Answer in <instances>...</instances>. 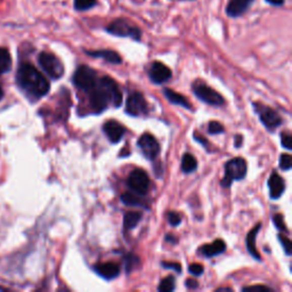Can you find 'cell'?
<instances>
[{"label": "cell", "instance_id": "obj_1", "mask_svg": "<svg viewBox=\"0 0 292 292\" xmlns=\"http://www.w3.org/2000/svg\"><path fill=\"white\" fill-rule=\"evenodd\" d=\"M16 84L22 93H24V95L33 102L46 96L51 89V85L45 75L30 63H22L19 66Z\"/></svg>", "mask_w": 292, "mask_h": 292}, {"label": "cell", "instance_id": "obj_2", "mask_svg": "<svg viewBox=\"0 0 292 292\" xmlns=\"http://www.w3.org/2000/svg\"><path fill=\"white\" fill-rule=\"evenodd\" d=\"M91 106L95 113H102L110 106L119 107L122 104V94L118 85L110 77L98 79L96 86L91 92Z\"/></svg>", "mask_w": 292, "mask_h": 292}, {"label": "cell", "instance_id": "obj_3", "mask_svg": "<svg viewBox=\"0 0 292 292\" xmlns=\"http://www.w3.org/2000/svg\"><path fill=\"white\" fill-rule=\"evenodd\" d=\"M106 32L115 37L132 38L135 41H139L142 38V31L138 26L134 25L127 19H116L106 26Z\"/></svg>", "mask_w": 292, "mask_h": 292}, {"label": "cell", "instance_id": "obj_4", "mask_svg": "<svg viewBox=\"0 0 292 292\" xmlns=\"http://www.w3.org/2000/svg\"><path fill=\"white\" fill-rule=\"evenodd\" d=\"M38 63L45 73H47L54 80L62 78L63 74H64V65H63L60 58L52 53H40L38 56Z\"/></svg>", "mask_w": 292, "mask_h": 292}, {"label": "cell", "instance_id": "obj_5", "mask_svg": "<svg viewBox=\"0 0 292 292\" xmlns=\"http://www.w3.org/2000/svg\"><path fill=\"white\" fill-rule=\"evenodd\" d=\"M248 165L244 159L234 158L225 164V176L222 179L223 187H230L233 181H241L246 175Z\"/></svg>", "mask_w": 292, "mask_h": 292}, {"label": "cell", "instance_id": "obj_6", "mask_svg": "<svg viewBox=\"0 0 292 292\" xmlns=\"http://www.w3.org/2000/svg\"><path fill=\"white\" fill-rule=\"evenodd\" d=\"M72 81H73L74 86L77 88L89 93L96 86L98 77L96 71L93 70L92 67L87 65H81L75 71L73 78H72Z\"/></svg>", "mask_w": 292, "mask_h": 292}, {"label": "cell", "instance_id": "obj_7", "mask_svg": "<svg viewBox=\"0 0 292 292\" xmlns=\"http://www.w3.org/2000/svg\"><path fill=\"white\" fill-rule=\"evenodd\" d=\"M128 187L138 195H146L150 190L151 181L149 175L143 169H135L128 177Z\"/></svg>", "mask_w": 292, "mask_h": 292}, {"label": "cell", "instance_id": "obj_8", "mask_svg": "<svg viewBox=\"0 0 292 292\" xmlns=\"http://www.w3.org/2000/svg\"><path fill=\"white\" fill-rule=\"evenodd\" d=\"M193 92H194L195 96L203 101L206 104L214 105V106H221L225 104V100L221 95L209 86H206L203 82H196L193 85Z\"/></svg>", "mask_w": 292, "mask_h": 292}, {"label": "cell", "instance_id": "obj_9", "mask_svg": "<svg viewBox=\"0 0 292 292\" xmlns=\"http://www.w3.org/2000/svg\"><path fill=\"white\" fill-rule=\"evenodd\" d=\"M255 111L257 112L259 115V119L262 121L263 124L266 127L269 132H274L277 127H280L282 124V118L281 115L277 113L275 110H273L272 107L263 105V104H254Z\"/></svg>", "mask_w": 292, "mask_h": 292}, {"label": "cell", "instance_id": "obj_10", "mask_svg": "<svg viewBox=\"0 0 292 292\" xmlns=\"http://www.w3.org/2000/svg\"><path fill=\"white\" fill-rule=\"evenodd\" d=\"M137 145L143 153V155L145 156L146 159L155 160L156 158H158L161 149H160L159 142L156 141L153 135H151V134L142 135L141 138L138 139Z\"/></svg>", "mask_w": 292, "mask_h": 292}, {"label": "cell", "instance_id": "obj_11", "mask_svg": "<svg viewBox=\"0 0 292 292\" xmlns=\"http://www.w3.org/2000/svg\"><path fill=\"white\" fill-rule=\"evenodd\" d=\"M126 112L132 116H143L149 112V105L145 97L141 93H133L128 97L127 104H126Z\"/></svg>", "mask_w": 292, "mask_h": 292}, {"label": "cell", "instance_id": "obj_12", "mask_svg": "<svg viewBox=\"0 0 292 292\" xmlns=\"http://www.w3.org/2000/svg\"><path fill=\"white\" fill-rule=\"evenodd\" d=\"M149 75H150V79L152 80V82H154L156 85H161V84L167 82L168 80L173 77V73H172V70H170L167 65H164L163 63L154 62L151 66Z\"/></svg>", "mask_w": 292, "mask_h": 292}, {"label": "cell", "instance_id": "obj_13", "mask_svg": "<svg viewBox=\"0 0 292 292\" xmlns=\"http://www.w3.org/2000/svg\"><path fill=\"white\" fill-rule=\"evenodd\" d=\"M103 132L105 133L109 141L113 144L119 143L126 134V128L115 120H110L103 126Z\"/></svg>", "mask_w": 292, "mask_h": 292}, {"label": "cell", "instance_id": "obj_14", "mask_svg": "<svg viewBox=\"0 0 292 292\" xmlns=\"http://www.w3.org/2000/svg\"><path fill=\"white\" fill-rule=\"evenodd\" d=\"M255 0H230L226 6V14L230 17H240L248 12Z\"/></svg>", "mask_w": 292, "mask_h": 292}, {"label": "cell", "instance_id": "obj_15", "mask_svg": "<svg viewBox=\"0 0 292 292\" xmlns=\"http://www.w3.org/2000/svg\"><path fill=\"white\" fill-rule=\"evenodd\" d=\"M98 275L102 276L105 280H113V278L118 277L120 274V267L119 265L113 262H107V263H101L95 265L94 267Z\"/></svg>", "mask_w": 292, "mask_h": 292}, {"label": "cell", "instance_id": "obj_16", "mask_svg": "<svg viewBox=\"0 0 292 292\" xmlns=\"http://www.w3.org/2000/svg\"><path fill=\"white\" fill-rule=\"evenodd\" d=\"M268 188H269V195L273 200L280 199L283 192L285 190V184L283 178L276 172H273L271 177L268 179Z\"/></svg>", "mask_w": 292, "mask_h": 292}, {"label": "cell", "instance_id": "obj_17", "mask_svg": "<svg viewBox=\"0 0 292 292\" xmlns=\"http://www.w3.org/2000/svg\"><path fill=\"white\" fill-rule=\"evenodd\" d=\"M87 55L96 58H102L107 63H111V64H120L122 62V58L119 55L118 53L114 51H111V49H101V51H85Z\"/></svg>", "mask_w": 292, "mask_h": 292}, {"label": "cell", "instance_id": "obj_18", "mask_svg": "<svg viewBox=\"0 0 292 292\" xmlns=\"http://www.w3.org/2000/svg\"><path fill=\"white\" fill-rule=\"evenodd\" d=\"M226 250V243L223 240H216L213 243L204 244L202 248H200V253L206 258H213L216 256L225 253Z\"/></svg>", "mask_w": 292, "mask_h": 292}, {"label": "cell", "instance_id": "obj_19", "mask_svg": "<svg viewBox=\"0 0 292 292\" xmlns=\"http://www.w3.org/2000/svg\"><path fill=\"white\" fill-rule=\"evenodd\" d=\"M260 227H262V224L259 223L248 233V235H246V240H245L246 249H248L249 254L257 260H262L260 254L257 251V248H256V237H257L258 232L260 231Z\"/></svg>", "mask_w": 292, "mask_h": 292}, {"label": "cell", "instance_id": "obj_20", "mask_svg": "<svg viewBox=\"0 0 292 292\" xmlns=\"http://www.w3.org/2000/svg\"><path fill=\"white\" fill-rule=\"evenodd\" d=\"M163 95L167 97V100L170 103H173V104H175V105H181V106L185 107V109H188V110L192 109V105L190 104V102H188V100L185 96L181 95V94H178L175 91H172V89L164 88L163 89Z\"/></svg>", "mask_w": 292, "mask_h": 292}, {"label": "cell", "instance_id": "obj_21", "mask_svg": "<svg viewBox=\"0 0 292 292\" xmlns=\"http://www.w3.org/2000/svg\"><path fill=\"white\" fill-rule=\"evenodd\" d=\"M143 214L141 211H129L123 217V228L124 231H132L136 227L139 222L142 221Z\"/></svg>", "mask_w": 292, "mask_h": 292}, {"label": "cell", "instance_id": "obj_22", "mask_svg": "<svg viewBox=\"0 0 292 292\" xmlns=\"http://www.w3.org/2000/svg\"><path fill=\"white\" fill-rule=\"evenodd\" d=\"M13 61L10 51L6 47H0V75L12 70Z\"/></svg>", "mask_w": 292, "mask_h": 292}, {"label": "cell", "instance_id": "obj_23", "mask_svg": "<svg viewBox=\"0 0 292 292\" xmlns=\"http://www.w3.org/2000/svg\"><path fill=\"white\" fill-rule=\"evenodd\" d=\"M121 201H122L123 204L128 206H143V208H146V204L144 203V201L136 193H123V194L121 195Z\"/></svg>", "mask_w": 292, "mask_h": 292}, {"label": "cell", "instance_id": "obj_24", "mask_svg": "<svg viewBox=\"0 0 292 292\" xmlns=\"http://www.w3.org/2000/svg\"><path fill=\"white\" fill-rule=\"evenodd\" d=\"M197 168V160L195 159V156L190 153L184 154L182 159V170L185 174H191L193 172H195Z\"/></svg>", "mask_w": 292, "mask_h": 292}, {"label": "cell", "instance_id": "obj_25", "mask_svg": "<svg viewBox=\"0 0 292 292\" xmlns=\"http://www.w3.org/2000/svg\"><path fill=\"white\" fill-rule=\"evenodd\" d=\"M97 6V0H74V8L78 12H86Z\"/></svg>", "mask_w": 292, "mask_h": 292}, {"label": "cell", "instance_id": "obj_26", "mask_svg": "<svg viewBox=\"0 0 292 292\" xmlns=\"http://www.w3.org/2000/svg\"><path fill=\"white\" fill-rule=\"evenodd\" d=\"M176 287V281H175L174 276H168L163 278L158 286V290L160 292H170Z\"/></svg>", "mask_w": 292, "mask_h": 292}, {"label": "cell", "instance_id": "obj_27", "mask_svg": "<svg viewBox=\"0 0 292 292\" xmlns=\"http://www.w3.org/2000/svg\"><path fill=\"white\" fill-rule=\"evenodd\" d=\"M124 260H126V272L127 273L132 272L133 268L136 267L139 264V258L136 255H133V254L126 255Z\"/></svg>", "mask_w": 292, "mask_h": 292}, {"label": "cell", "instance_id": "obj_28", "mask_svg": "<svg viewBox=\"0 0 292 292\" xmlns=\"http://www.w3.org/2000/svg\"><path fill=\"white\" fill-rule=\"evenodd\" d=\"M273 223H274V225H275V227L277 228L278 231L284 232V233L289 232V231H287L286 225H285L284 217H283L281 214H276L275 216H273Z\"/></svg>", "mask_w": 292, "mask_h": 292}, {"label": "cell", "instance_id": "obj_29", "mask_svg": "<svg viewBox=\"0 0 292 292\" xmlns=\"http://www.w3.org/2000/svg\"><path fill=\"white\" fill-rule=\"evenodd\" d=\"M208 132L211 135H218L223 134L225 132V129H224V126L221 122H218V121H210L208 124Z\"/></svg>", "mask_w": 292, "mask_h": 292}, {"label": "cell", "instance_id": "obj_30", "mask_svg": "<svg viewBox=\"0 0 292 292\" xmlns=\"http://www.w3.org/2000/svg\"><path fill=\"white\" fill-rule=\"evenodd\" d=\"M278 241L281 242V244L283 246V250H284V253L286 256H291V251H292V243L291 241L287 239L286 236H284L283 234H278Z\"/></svg>", "mask_w": 292, "mask_h": 292}, {"label": "cell", "instance_id": "obj_31", "mask_svg": "<svg viewBox=\"0 0 292 292\" xmlns=\"http://www.w3.org/2000/svg\"><path fill=\"white\" fill-rule=\"evenodd\" d=\"M292 167V158L290 154H286V153H283L281 154V158H280V168L282 170H290Z\"/></svg>", "mask_w": 292, "mask_h": 292}, {"label": "cell", "instance_id": "obj_32", "mask_svg": "<svg viewBox=\"0 0 292 292\" xmlns=\"http://www.w3.org/2000/svg\"><path fill=\"white\" fill-rule=\"evenodd\" d=\"M168 222H169L170 225L174 226V227L178 226L179 224L182 223L181 215L176 213V211H170V213L168 214Z\"/></svg>", "mask_w": 292, "mask_h": 292}, {"label": "cell", "instance_id": "obj_33", "mask_svg": "<svg viewBox=\"0 0 292 292\" xmlns=\"http://www.w3.org/2000/svg\"><path fill=\"white\" fill-rule=\"evenodd\" d=\"M281 144L286 150L292 149V136L290 133H282L281 134Z\"/></svg>", "mask_w": 292, "mask_h": 292}, {"label": "cell", "instance_id": "obj_34", "mask_svg": "<svg viewBox=\"0 0 292 292\" xmlns=\"http://www.w3.org/2000/svg\"><path fill=\"white\" fill-rule=\"evenodd\" d=\"M188 272L195 276H200L202 275V273L204 272V268L200 264H192L191 266L188 267Z\"/></svg>", "mask_w": 292, "mask_h": 292}, {"label": "cell", "instance_id": "obj_35", "mask_svg": "<svg viewBox=\"0 0 292 292\" xmlns=\"http://www.w3.org/2000/svg\"><path fill=\"white\" fill-rule=\"evenodd\" d=\"M163 268H169V269H174V271H176L177 273H181L182 272V267L181 265L178 263H168V262H163L161 263Z\"/></svg>", "mask_w": 292, "mask_h": 292}, {"label": "cell", "instance_id": "obj_36", "mask_svg": "<svg viewBox=\"0 0 292 292\" xmlns=\"http://www.w3.org/2000/svg\"><path fill=\"white\" fill-rule=\"evenodd\" d=\"M243 291H259V290H262L264 292H266V291H273L271 287H268L266 285H251V286H246V287H243L242 289Z\"/></svg>", "mask_w": 292, "mask_h": 292}, {"label": "cell", "instance_id": "obj_37", "mask_svg": "<svg viewBox=\"0 0 292 292\" xmlns=\"http://www.w3.org/2000/svg\"><path fill=\"white\" fill-rule=\"evenodd\" d=\"M194 139H195V141L199 142V143L203 144L204 147H208V141H206L205 138H203V136H202V135H199L197 133H194Z\"/></svg>", "mask_w": 292, "mask_h": 292}, {"label": "cell", "instance_id": "obj_38", "mask_svg": "<svg viewBox=\"0 0 292 292\" xmlns=\"http://www.w3.org/2000/svg\"><path fill=\"white\" fill-rule=\"evenodd\" d=\"M186 286L188 289H196L199 286V283H197L195 280H192V278H188L186 280Z\"/></svg>", "mask_w": 292, "mask_h": 292}, {"label": "cell", "instance_id": "obj_39", "mask_svg": "<svg viewBox=\"0 0 292 292\" xmlns=\"http://www.w3.org/2000/svg\"><path fill=\"white\" fill-rule=\"evenodd\" d=\"M265 2L273 6H282V5H284L285 0H265Z\"/></svg>", "mask_w": 292, "mask_h": 292}, {"label": "cell", "instance_id": "obj_40", "mask_svg": "<svg viewBox=\"0 0 292 292\" xmlns=\"http://www.w3.org/2000/svg\"><path fill=\"white\" fill-rule=\"evenodd\" d=\"M242 143H243V137H242L241 135H236V136H235L234 146H235V147H241Z\"/></svg>", "mask_w": 292, "mask_h": 292}, {"label": "cell", "instance_id": "obj_41", "mask_svg": "<svg viewBox=\"0 0 292 292\" xmlns=\"http://www.w3.org/2000/svg\"><path fill=\"white\" fill-rule=\"evenodd\" d=\"M165 241L169 242V243H177V239H176V236H174L172 234H167L165 235Z\"/></svg>", "mask_w": 292, "mask_h": 292}, {"label": "cell", "instance_id": "obj_42", "mask_svg": "<svg viewBox=\"0 0 292 292\" xmlns=\"http://www.w3.org/2000/svg\"><path fill=\"white\" fill-rule=\"evenodd\" d=\"M3 97H4V89L2 87V85H0V101L3 100Z\"/></svg>", "mask_w": 292, "mask_h": 292}, {"label": "cell", "instance_id": "obj_43", "mask_svg": "<svg viewBox=\"0 0 292 292\" xmlns=\"http://www.w3.org/2000/svg\"><path fill=\"white\" fill-rule=\"evenodd\" d=\"M217 291H232V289H230V287H224V289H218Z\"/></svg>", "mask_w": 292, "mask_h": 292}]
</instances>
